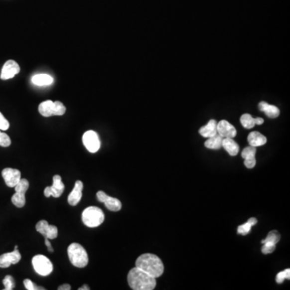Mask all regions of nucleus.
Listing matches in <instances>:
<instances>
[{
  "label": "nucleus",
  "mask_w": 290,
  "mask_h": 290,
  "mask_svg": "<svg viewBox=\"0 0 290 290\" xmlns=\"http://www.w3.org/2000/svg\"><path fill=\"white\" fill-rule=\"evenodd\" d=\"M136 267L154 278H160L164 273V265L157 256L151 253L141 255L136 261Z\"/></svg>",
  "instance_id": "obj_1"
},
{
  "label": "nucleus",
  "mask_w": 290,
  "mask_h": 290,
  "mask_svg": "<svg viewBox=\"0 0 290 290\" xmlns=\"http://www.w3.org/2000/svg\"><path fill=\"white\" fill-rule=\"evenodd\" d=\"M128 282L131 289L134 290H152L156 286V278L137 267L131 269Z\"/></svg>",
  "instance_id": "obj_2"
},
{
  "label": "nucleus",
  "mask_w": 290,
  "mask_h": 290,
  "mask_svg": "<svg viewBox=\"0 0 290 290\" xmlns=\"http://www.w3.org/2000/svg\"><path fill=\"white\" fill-rule=\"evenodd\" d=\"M68 256L70 263L77 268H85L89 262L88 255L86 249L77 243H73L68 248Z\"/></svg>",
  "instance_id": "obj_3"
},
{
  "label": "nucleus",
  "mask_w": 290,
  "mask_h": 290,
  "mask_svg": "<svg viewBox=\"0 0 290 290\" xmlns=\"http://www.w3.org/2000/svg\"><path fill=\"white\" fill-rule=\"evenodd\" d=\"M82 219L86 227L94 228L101 225L105 219V215L99 207L89 206L82 212Z\"/></svg>",
  "instance_id": "obj_4"
},
{
  "label": "nucleus",
  "mask_w": 290,
  "mask_h": 290,
  "mask_svg": "<svg viewBox=\"0 0 290 290\" xmlns=\"http://www.w3.org/2000/svg\"><path fill=\"white\" fill-rule=\"evenodd\" d=\"M38 110H39L40 115L44 117L63 116L66 112V108L61 102H53L51 100H47V101L40 103Z\"/></svg>",
  "instance_id": "obj_5"
},
{
  "label": "nucleus",
  "mask_w": 290,
  "mask_h": 290,
  "mask_svg": "<svg viewBox=\"0 0 290 290\" xmlns=\"http://www.w3.org/2000/svg\"><path fill=\"white\" fill-rule=\"evenodd\" d=\"M32 266L36 274L46 277L53 270V265L50 260L44 255H36L32 258Z\"/></svg>",
  "instance_id": "obj_6"
},
{
  "label": "nucleus",
  "mask_w": 290,
  "mask_h": 290,
  "mask_svg": "<svg viewBox=\"0 0 290 290\" xmlns=\"http://www.w3.org/2000/svg\"><path fill=\"white\" fill-rule=\"evenodd\" d=\"M14 188L15 193L11 197V202L18 208H22L25 205V193L29 188V182L27 179L21 178Z\"/></svg>",
  "instance_id": "obj_7"
},
{
  "label": "nucleus",
  "mask_w": 290,
  "mask_h": 290,
  "mask_svg": "<svg viewBox=\"0 0 290 290\" xmlns=\"http://www.w3.org/2000/svg\"><path fill=\"white\" fill-rule=\"evenodd\" d=\"M82 142L86 149L91 153L97 152L101 146L99 135L94 131H87L86 133H85L82 137Z\"/></svg>",
  "instance_id": "obj_8"
},
{
  "label": "nucleus",
  "mask_w": 290,
  "mask_h": 290,
  "mask_svg": "<svg viewBox=\"0 0 290 290\" xmlns=\"http://www.w3.org/2000/svg\"><path fill=\"white\" fill-rule=\"evenodd\" d=\"M65 190V185L61 181V177L60 175H55L53 177V185L47 186L44 189V196L46 198L53 197V198H59Z\"/></svg>",
  "instance_id": "obj_9"
},
{
  "label": "nucleus",
  "mask_w": 290,
  "mask_h": 290,
  "mask_svg": "<svg viewBox=\"0 0 290 290\" xmlns=\"http://www.w3.org/2000/svg\"><path fill=\"white\" fill-rule=\"evenodd\" d=\"M36 231L48 240H54L58 235V230L56 226L49 225L45 220H40L36 223Z\"/></svg>",
  "instance_id": "obj_10"
},
{
  "label": "nucleus",
  "mask_w": 290,
  "mask_h": 290,
  "mask_svg": "<svg viewBox=\"0 0 290 290\" xmlns=\"http://www.w3.org/2000/svg\"><path fill=\"white\" fill-rule=\"evenodd\" d=\"M97 199L105 204L106 207L112 211H119L122 208V203L117 198L110 197L103 191L97 193Z\"/></svg>",
  "instance_id": "obj_11"
},
{
  "label": "nucleus",
  "mask_w": 290,
  "mask_h": 290,
  "mask_svg": "<svg viewBox=\"0 0 290 290\" xmlns=\"http://www.w3.org/2000/svg\"><path fill=\"white\" fill-rule=\"evenodd\" d=\"M2 176L8 187L14 188L21 179V173L18 169L6 168L2 171Z\"/></svg>",
  "instance_id": "obj_12"
},
{
  "label": "nucleus",
  "mask_w": 290,
  "mask_h": 290,
  "mask_svg": "<svg viewBox=\"0 0 290 290\" xmlns=\"http://www.w3.org/2000/svg\"><path fill=\"white\" fill-rule=\"evenodd\" d=\"M19 71H20V68L16 61L8 60L2 67L0 78L2 80H8L19 74Z\"/></svg>",
  "instance_id": "obj_13"
},
{
  "label": "nucleus",
  "mask_w": 290,
  "mask_h": 290,
  "mask_svg": "<svg viewBox=\"0 0 290 290\" xmlns=\"http://www.w3.org/2000/svg\"><path fill=\"white\" fill-rule=\"evenodd\" d=\"M20 260L21 254L19 253L18 249H14L11 253H4L0 256V268L6 269L10 267L11 265L19 263Z\"/></svg>",
  "instance_id": "obj_14"
},
{
  "label": "nucleus",
  "mask_w": 290,
  "mask_h": 290,
  "mask_svg": "<svg viewBox=\"0 0 290 290\" xmlns=\"http://www.w3.org/2000/svg\"><path fill=\"white\" fill-rule=\"evenodd\" d=\"M217 131L218 134L220 135L223 138H232L236 137L237 131L232 124L227 122V120H221L217 124Z\"/></svg>",
  "instance_id": "obj_15"
},
{
  "label": "nucleus",
  "mask_w": 290,
  "mask_h": 290,
  "mask_svg": "<svg viewBox=\"0 0 290 290\" xmlns=\"http://www.w3.org/2000/svg\"><path fill=\"white\" fill-rule=\"evenodd\" d=\"M82 189H83L82 181H76L74 189L70 193V195L68 196L69 204L71 205V206H76L80 202L82 197Z\"/></svg>",
  "instance_id": "obj_16"
},
{
  "label": "nucleus",
  "mask_w": 290,
  "mask_h": 290,
  "mask_svg": "<svg viewBox=\"0 0 290 290\" xmlns=\"http://www.w3.org/2000/svg\"><path fill=\"white\" fill-rule=\"evenodd\" d=\"M216 120H210L208 124L199 129V134L205 138H210L218 134Z\"/></svg>",
  "instance_id": "obj_17"
},
{
  "label": "nucleus",
  "mask_w": 290,
  "mask_h": 290,
  "mask_svg": "<svg viewBox=\"0 0 290 290\" xmlns=\"http://www.w3.org/2000/svg\"><path fill=\"white\" fill-rule=\"evenodd\" d=\"M259 109L265 112V115L271 119L278 118L280 115V110L276 106L270 105L265 102L259 103Z\"/></svg>",
  "instance_id": "obj_18"
},
{
  "label": "nucleus",
  "mask_w": 290,
  "mask_h": 290,
  "mask_svg": "<svg viewBox=\"0 0 290 290\" xmlns=\"http://www.w3.org/2000/svg\"><path fill=\"white\" fill-rule=\"evenodd\" d=\"M248 142L251 146L257 147L265 145L267 142V138L258 132H253L248 135Z\"/></svg>",
  "instance_id": "obj_19"
},
{
  "label": "nucleus",
  "mask_w": 290,
  "mask_h": 290,
  "mask_svg": "<svg viewBox=\"0 0 290 290\" xmlns=\"http://www.w3.org/2000/svg\"><path fill=\"white\" fill-rule=\"evenodd\" d=\"M222 147L232 156H236L240 151V146L232 138H223Z\"/></svg>",
  "instance_id": "obj_20"
},
{
  "label": "nucleus",
  "mask_w": 290,
  "mask_h": 290,
  "mask_svg": "<svg viewBox=\"0 0 290 290\" xmlns=\"http://www.w3.org/2000/svg\"><path fill=\"white\" fill-rule=\"evenodd\" d=\"M32 82L38 86H49L53 84V78L48 74H36L32 77Z\"/></svg>",
  "instance_id": "obj_21"
},
{
  "label": "nucleus",
  "mask_w": 290,
  "mask_h": 290,
  "mask_svg": "<svg viewBox=\"0 0 290 290\" xmlns=\"http://www.w3.org/2000/svg\"><path fill=\"white\" fill-rule=\"evenodd\" d=\"M223 140V137H221L220 135H215L214 137L208 138V140L205 142V146L210 149H219L222 147Z\"/></svg>",
  "instance_id": "obj_22"
},
{
  "label": "nucleus",
  "mask_w": 290,
  "mask_h": 290,
  "mask_svg": "<svg viewBox=\"0 0 290 290\" xmlns=\"http://www.w3.org/2000/svg\"><path fill=\"white\" fill-rule=\"evenodd\" d=\"M257 223V219L256 218H251L247 223H244L243 225L239 226L237 229L238 234L242 236H247L251 231V228L253 226L256 225Z\"/></svg>",
  "instance_id": "obj_23"
},
{
  "label": "nucleus",
  "mask_w": 290,
  "mask_h": 290,
  "mask_svg": "<svg viewBox=\"0 0 290 290\" xmlns=\"http://www.w3.org/2000/svg\"><path fill=\"white\" fill-rule=\"evenodd\" d=\"M240 123H241L243 127L247 129H253V128H254L255 125H256V124H255V119L251 115H249V114H244V115H243L240 117Z\"/></svg>",
  "instance_id": "obj_24"
},
{
  "label": "nucleus",
  "mask_w": 290,
  "mask_h": 290,
  "mask_svg": "<svg viewBox=\"0 0 290 290\" xmlns=\"http://www.w3.org/2000/svg\"><path fill=\"white\" fill-rule=\"evenodd\" d=\"M280 240H281V235L279 232L278 231H272L268 234L267 237L261 241V244H265L266 242H271L273 244H277Z\"/></svg>",
  "instance_id": "obj_25"
},
{
  "label": "nucleus",
  "mask_w": 290,
  "mask_h": 290,
  "mask_svg": "<svg viewBox=\"0 0 290 290\" xmlns=\"http://www.w3.org/2000/svg\"><path fill=\"white\" fill-rule=\"evenodd\" d=\"M256 152H257V148L256 147H253V146H249V147H247L243 150L241 153L242 157L244 158V160L245 159H250V158H254L256 156Z\"/></svg>",
  "instance_id": "obj_26"
},
{
  "label": "nucleus",
  "mask_w": 290,
  "mask_h": 290,
  "mask_svg": "<svg viewBox=\"0 0 290 290\" xmlns=\"http://www.w3.org/2000/svg\"><path fill=\"white\" fill-rule=\"evenodd\" d=\"M2 284L4 286V290H12L15 286V280L11 276H6L2 280Z\"/></svg>",
  "instance_id": "obj_27"
},
{
  "label": "nucleus",
  "mask_w": 290,
  "mask_h": 290,
  "mask_svg": "<svg viewBox=\"0 0 290 290\" xmlns=\"http://www.w3.org/2000/svg\"><path fill=\"white\" fill-rule=\"evenodd\" d=\"M290 279V269H287L283 272H281L277 275L276 278V282L278 284H282L284 282L285 280Z\"/></svg>",
  "instance_id": "obj_28"
},
{
  "label": "nucleus",
  "mask_w": 290,
  "mask_h": 290,
  "mask_svg": "<svg viewBox=\"0 0 290 290\" xmlns=\"http://www.w3.org/2000/svg\"><path fill=\"white\" fill-rule=\"evenodd\" d=\"M276 249V244H273L271 242H266L265 244H263V247H262V253L264 254L267 255L270 254V253H274Z\"/></svg>",
  "instance_id": "obj_29"
},
{
  "label": "nucleus",
  "mask_w": 290,
  "mask_h": 290,
  "mask_svg": "<svg viewBox=\"0 0 290 290\" xmlns=\"http://www.w3.org/2000/svg\"><path fill=\"white\" fill-rule=\"evenodd\" d=\"M11 141L10 137L6 133H2L0 131V146L2 147H9L11 145Z\"/></svg>",
  "instance_id": "obj_30"
},
{
  "label": "nucleus",
  "mask_w": 290,
  "mask_h": 290,
  "mask_svg": "<svg viewBox=\"0 0 290 290\" xmlns=\"http://www.w3.org/2000/svg\"><path fill=\"white\" fill-rule=\"evenodd\" d=\"M23 285L27 290H44L45 289L41 286H37L34 284L33 282L29 279H25L23 281Z\"/></svg>",
  "instance_id": "obj_31"
},
{
  "label": "nucleus",
  "mask_w": 290,
  "mask_h": 290,
  "mask_svg": "<svg viewBox=\"0 0 290 290\" xmlns=\"http://www.w3.org/2000/svg\"><path fill=\"white\" fill-rule=\"evenodd\" d=\"M9 127H10V124H9L8 120H6L3 115L0 112V130H7Z\"/></svg>",
  "instance_id": "obj_32"
},
{
  "label": "nucleus",
  "mask_w": 290,
  "mask_h": 290,
  "mask_svg": "<svg viewBox=\"0 0 290 290\" xmlns=\"http://www.w3.org/2000/svg\"><path fill=\"white\" fill-rule=\"evenodd\" d=\"M256 164H257V160H256V158H250V159H245L244 160V164L245 166L248 168H253L256 166Z\"/></svg>",
  "instance_id": "obj_33"
},
{
  "label": "nucleus",
  "mask_w": 290,
  "mask_h": 290,
  "mask_svg": "<svg viewBox=\"0 0 290 290\" xmlns=\"http://www.w3.org/2000/svg\"><path fill=\"white\" fill-rule=\"evenodd\" d=\"M44 244H45V245H46L48 252H50V253H53V252H54L53 247H52V244H51L50 241H49V240L47 239V238H44Z\"/></svg>",
  "instance_id": "obj_34"
},
{
  "label": "nucleus",
  "mask_w": 290,
  "mask_h": 290,
  "mask_svg": "<svg viewBox=\"0 0 290 290\" xmlns=\"http://www.w3.org/2000/svg\"><path fill=\"white\" fill-rule=\"evenodd\" d=\"M71 290V286L69 284L61 285L58 287V290Z\"/></svg>",
  "instance_id": "obj_35"
},
{
  "label": "nucleus",
  "mask_w": 290,
  "mask_h": 290,
  "mask_svg": "<svg viewBox=\"0 0 290 290\" xmlns=\"http://www.w3.org/2000/svg\"><path fill=\"white\" fill-rule=\"evenodd\" d=\"M255 124L256 125H261V124H264V120L262 118H256L255 119Z\"/></svg>",
  "instance_id": "obj_36"
},
{
  "label": "nucleus",
  "mask_w": 290,
  "mask_h": 290,
  "mask_svg": "<svg viewBox=\"0 0 290 290\" xmlns=\"http://www.w3.org/2000/svg\"><path fill=\"white\" fill-rule=\"evenodd\" d=\"M90 288H89L88 286H83L81 288L78 289V290H89Z\"/></svg>",
  "instance_id": "obj_37"
}]
</instances>
